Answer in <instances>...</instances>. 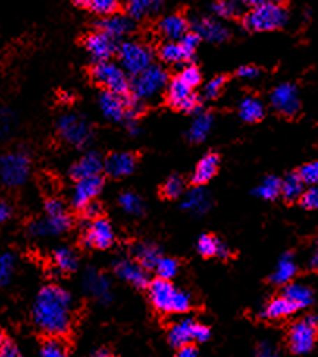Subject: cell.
<instances>
[{
    "mask_svg": "<svg viewBox=\"0 0 318 357\" xmlns=\"http://www.w3.org/2000/svg\"><path fill=\"white\" fill-rule=\"evenodd\" d=\"M71 295L59 285H46L38 291L31 317L36 328L50 337L65 335L71 326Z\"/></svg>",
    "mask_w": 318,
    "mask_h": 357,
    "instance_id": "obj_1",
    "label": "cell"
},
{
    "mask_svg": "<svg viewBox=\"0 0 318 357\" xmlns=\"http://www.w3.org/2000/svg\"><path fill=\"white\" fill-rule=\"evenodd\" d=\"M152 305L163 314H186L192 307L190 293L176 289L167 279L157 278L148 285Z\"/></svg>",
    "mask_w": 318,
    "mask_h": 357,
    "instance_id": "obj_2",
    "label": "cell"
},
{
    "mask_svg": "<svg viewBox=\"0 0 318 357\" xmlns=\"http://www.w3.org/2000/svg\"><path fill=\"white\" fill-rule=\"evenodd\" d=\"M46 218L36 220L29 225V232L33 237H49V235H60L71 229L73 220L66 213V208L60 199H49L44 204Z\"/></svg>",
    "mask_w": 318,
    "mask_h": 357,
    "instance_id": "obj_3",
    "label": "cell"
},
{
    "mask_svg": "<svg viewBox=\"0 0 318 357\" xmlns=\"http://www.w3.org/2000/svg\"><path fill=\"white\" fill-rule=\"evenodd\" d=\"M289 21L287 10L276 2L266 0L265 3L252 8L245 16V27L251 31H273L282 29Z\"/></svg>",
    "mask_w": 318,
    "mask_h": 357,
    "instance_id": "obj_4",
    "label": "cell"
},
{
    "mask_svg": "<svg viewBox=\"0 0 318 357\" xmlns=\"http://www.w3.org/2000/svg\"><path fill=\"white\" fill-rule=\"evenodd\" d=\"M31 163L27 151H13L0 155V182L6 187H21L30 176Z\"/></svg>",
    "mask_w": 318,
    "mask_h": 357,
    "instance_id": "obj_5",
    "label": "cell"
},
{
    "mask_svg": "<svg viewBox=\"0 0 318 357\" xmlns=\"http://www.w3.org/2000/svg\"><path fill=\"white\" fill-rule=\"evenodd\" d=\"M168 84V73L162 66L151 65L138 75H133L130 82V91L138 100H148L154 98Z\"/></svg>",
    "mask_w": 318,
    "mask_h": 357,
    "instance_id": "obj_6",
    "label": "cell"
},
{
    "mask_svg": "<svg viewBox=\"0 0 318 357\" xmlns=\"http://www.w3.org/2000/svg\"><path fill=\"white\" fill-rule=\"evenodd\" d=\"M91 77L98 85L104 86L107 91L127 94L130 89V82L127 73L121 65H114L112 61H98L91 69Z\"/></svg>",
    "mask_w": 318,
    "mask_h": 357,
    "instance_id": "obj_7",
    "label": "cell"
},
{
    "mask_svg": "<svg viewBox=\"0 0 318 357\" xmlns=\"http://www.w3.org/2000/svg\"><path fill=\"white\" fill-rule=\"evenodd\" d=\"M121 68L127 75H138L152 65V52L148 46L137 41H126L118 49Z\"/></svg>",
    "mask_w": 318,
    "mask_h": 357,
    "instance_id": "obj_8",
    "label": "cell"
},
{
    "mask_svg": "<svg viewBox=\"0 0 318 357\" xmlns=\"http://www.w3.org/2000/svg\"><path fill=\"white\" fill-rule=\"evenodd\" d=\"M318 335V318L308 315L294 323L289 331V348L295 354L312 351Z\"/></svg>",
    "mask_w": 318,
    "mask_h": 357,
    "instance_id": "obj_9",
    "label": "cell"
},
{
    "mask_svg": "<svg viewBox=\"0 0 318 357\" xmlns=\"http://www.w3.org/2000/svg\"><path fill=\"white\" fill-rule=\"evenodd\" d=\"M56 129H59L60 137L65 139L66 143L75 148H84L93 138L91 126L88 124L85 118L79 116V114H63L56 123Z\"/></svg>",
    "mask_w": 318,
    "mask_h": 357,
    "instance_id": "obj_10",
    "label": "cell"
},
{
    "mask_svg": "<svg viewBox=\"0 0 318 357\" xmlns=\"http://www.w3.org/2000/svg\"><path fill=\"white\" fill-rule=\"evenodd\" d=\"M211 339V329L206 324L196 323L190 318L174 323L168 331V340L171 347L182 348L186 345H192L193 342H207Z\"/></svg>",
    "mask_w": 318,
    "mask_h": 357,
    "instance_id": "obj_11",
    "label": "cell"
},
{
    "mask_svg": "<svg viewBox=\"0 0 318 357\" xmlns=\"http://www.w3.org/2000/svg\"><path fill=\"white\" fill-rule=\"evenodd\" d=\"M167 99L168 104L174 108H179L187 113H201V100L198 96L193 93V88L183 84V82L176 77L169 82L167 88Z\"/></svg>",
    "mask_w": 318,
    "mask_h": 357,
    "instance_id": "obj_12",
    "label": "cell"
},
{
    "mask_svg": "<svg viewBox=\"0 0 318 357\" xmlns=\"http://www.w3.org/2000/svg\"><path fill=\"white\" fill-rule=\"evenodd\" d=\"M271 107L275 108L278 113L284 114V116H295L300 112L301 102L300 94H298V88L292 84H282L273 89L270 96Z\"/></svg>",
    "mask_w": 318,
    "mask_h": 357,
    "instance_id": "obj_13",
    "label": "cell"
},
{
    "mask_svg": "<svg viewBox=\"0 0 318 357\" xmlns=\"http://www.w3.org/2000/svg\"><path fill=\"white\" fill-rule=\"evenodd\" d=\"M99 107L107 119L113 121V123H121V121H127L129 118L130 98H127V94L112 93L105 89L99 96Z\"/></svg>",
    "mask_w": 318,
    "mask_h": 357,
    "instance_id": "obj_14",
    "label": "cell"
},
{
    "mask_svg": "<svg viewBox=\"0 0 318 357\" xmlns=\"http://www.w3.org/2000/svg\"><path fill=\"white\" fill-rule=\"evenodd\" d=\"M84 241L86 246L96 248V250H107L114 241V234L112 225L104 218L91 220L90 225L85 229Z\"/></svg>",
    "mask_w": 318,
    "mask_h": 357,
    "instance_id": "obj_15",
    "label": "cell"
},
{
    "mask_svg": "<svg viewBox=\"0 0 318 357\" xmlns=\"http://www.w3.org/2000/svg\"><path fill=\"white\" fill-rule=\"evenodd\" d=\"M84 46L96 63L110 60L113 54L116 52V40H113L112 36H108L100 30L88 35L84 41Z\"/></svg>",
    "mask_w": 318,
    "mask_h": 357,
    "instance_id": "obj_16",
    "label": "cell"
},
{
    "mask_svg": "<svg viewBox=\"0 0 318 357\" xmlns=\"http://www.w3.org/2000/svg\"><path fill=\"white\" fill-rule=\"evenodd\" d=\"M84 289L88 295L96 298L99 303L107 304L112 301V282L105 274L94 268H88L84 274Z\"/></svg>",
    "mask_w": 318,
    "mask_h": 357,
    "instance_id": "obj_17",
    "label": "cell"
},
{
    "mask_svg": "<svg viewBox=\"0 0 318 357\" xmlns=\"http://www.w3.org/2000/svg\"><path fill=\"white\" fill-rule=\"evenodd\" d=\"M104 188V178L100 176L80 178L75 183L73 193V206L75 208H84L88 204L93 202L99 196Z\"/></svg>",
    "mask_w": 318,
    "mask_h": 357,
    "instance_id": "obj_18",
    "label": "cell"
},
{
    "mask_svg": "<svg viewBox=\"0 0 318 357\" xmlns=\"http://www.w3.org/2000/svg\"><path fill=\"white\" fill-rule=\"evenodd\" d=\"M113 270L118 276L129 282L135 289H146L148 287V274H146V268L139 265L137 260L130 259H119L113 264Z\"/></svg>",
    "mask_w": 318,
    "mask_h": 357,
    "instance_id": "obj_19",
    "label": "cell"
},
{
    "mask_svg": "<svg viewBox=\"0 0 318 357\" xmlns=\"http://www.w3.org/2000/svg\"><path fill=\"white\" fill-rule=\"evenodd\" d=\"M193 31L201 40L209 43H222L229 38V29L218 19L199 17L193 22Z\"/></svg>",
    "mask_w": 318,
    "mask_h": 357,
    "instance_id": "obj_20",
    "label": "cell"
},
{
    "mask_svg": "<svg viewBox=\"0 0 318 357\" xmlns=\"http://www.w3.org/2000/svg\"><path fill=\"white\" fill-rule=\"evenodd\" d=\"M137 167V158L130 152H116L105 160L104 168L108 176L114 178H123L130 176Z\"/></svg>",
    "mask_w": 318,
    "mask_h": 357,
    "instance_id": "obj_21",
    "label": "cell"
},
{
    "mask_svg": "<svg viewBox=\"0 0 318 357\" xmlns=\"http://www.w3.org/2000/svg\"><path fill=\"white\" fill-rule=\"evenodd\" d=\"M104 165L105 162L98 152H88V154H85L80 160L73 165L71 177L75 178V181H80V178L100 176L104 169Z\"/></svg>",
    "mask_w": 318,
    "mask_h": 357,
    "instance_id": "obj_22",
    "label": "cell"
},
{
    "mask_svg": "<svg viewBox=\"0 0 318 357\" xmlns=\"http://www.w3.org/2000/svg\"><path fill=\"white\" fill-rule=\"evenodd\" d=\"M98 27L100 31H104L108 36H112L113 40H121L126 35H129L133 30V19L130 16L124 15H112L103 17L98 22Z\"/></svg>",
    "mask_w": 318,
    "mask_h": 357,
    "instance_id": "obj_23",
    "label": "cell"
},
{
    "mask_svg": "<svg viewBox=\"0 0 318 357\" xmlns=\"http://www.w3.org/2000/svg\"><path fill=\"white\" fill-rule=\"evenodd\" d=\"M212 206V199L209 196L204 188H201V185H196L186 195L182 201V210L190 212L193 215H204L209 212V208Z\"/></svg>",
    "mask_w": 318,
    "mask_h": 357,
    "instance_id": "obj_24",
    "label": "cell"
},
{
    "mask_svg": "<svg viewBox=\"0 0 318 357\" xmlns=\"http://www.w3.org/2000/svg\"><path fill=\"white\" fill-rule=\"evenodd\" d=\"M158 31L169 41H179L188 33V22L182 15L176 13V15L165 16L158 22Z\"/></svg>",
    "mask_w": 318,
    "mask_h": 357,
    "instance_id": "obj_25",
    "label": "cell"
},
{
    "mask_svg": "<svg viewBox=\"0 0 318 357\" xmlns=\"http://www.w3.org/2000/svg\"><path fill=\"white\" fill-rule=\"evenodd\" d=\"M220 167V157L211 152L201 158L199 163L196 165V169L192 176V181L195 185H206L209 181L215 177L216 171Z\"/></svg>",
    "mask_w": 318,
    "mask_h": 357,
    "instance_id": "obj_26",
    "label": "cell"
},
{
    "mask_svg": "<svg viewBox=\"0 0 318 357\" xmlns=\"http://www.w3.org/2000/svg\"><path fill=\"white\" fill-rule=\"evenodd\" d=\"M198 252L202 257H220V259H227L231 256V250H229L225 241L220 238L212 237V235H201L198 240Z\"/></svg>",
    "mask_w": 318,
    "mask_h": 357,
    "instance_id": "obj_27",
    "label": "cell"
},
{
    "mask_svg": "<svg viewBox=\"0 0 318 357\" xmlns=\"http://www.w3.org/2000/svg\"><path fill=\"white\" fill-rule=\"evenodd\" d=\"M296 270L298 268L294 256H292L290 252H285L284 256L279 259L276 270L271 274V282L276 285H287L294 280Z\"/></svg>",
    "mask_w": 318,
    "mask_h": 357,
    "instance_id": "obj_28",
    "label": "cell"
},
{
    "mask_svg": "<svg viewBox=\"0 0 318 357\" xmlns=\"http://www.w3.org/2000/svg\"><path fill=\"white\" fill-rule=\"evenodd\" d=\"M238 114L245 123H257L265 116V107L256 96H246L240 102Z\"/></svg>",
    "mask_w": 318,
    "mask_h": 357,
    "instance_id": "obj_29",
    "label": "cell"
},
{
    "mask_svg": "<svg viewBox=\"0 0 318 357\" xmlns=\"http://www.w3.org/2000/svg\"><path fill=\"white\" fill-rule=\"evenodd\" d=\"M213 127V116L207 112H201L196 114L192 126L188 130V139L193 143H201L209 137Z\"/></svg>",
    "mask_w": 318,
    "mask_h": 357,
    "instance_id": "obj_30",
    "label": "cell"
},
{
    "mask_svg": "<svg viewBox=\"0 0 318 357\" xmlns=\"http://www.w3.org/2000/svg\"><path fill=\"white\" fill-rule=\"evenodd\" d=\"M296 310V305L282 295L271 299V301L265 305L262 310V317L268 318V320H278V318H284L295 314Z\"/></svg>",
    "mask_w": 318,
    "mask_h": 357,
    "instance_id": "obj_31",
    "label": "cell"
},
{
    "mask_svg": "<svg viewBox=\"0 0 318 357\" xmlns=\"http://www.w3.org/2000/svg\"><path fill=\"white\" fill-rule=\"evenodd\" d=\"M133 256H135L137 262L146 270H156L157 264L160 262L162 252L160 248L151 243H142L133 248Z\"/></svg>",
    "mask_w": 318,
    "mask_h": 357,
    "instance_id": "obj_32",
    "label": "cell"
},
{
    "mask_svg": "<svg viewBox=\"0 0 318 357\" xmlns=\"http://www.w3.org/2000/svg\"><path fill=\"white\" fill-rule=\"evenodd\" d=\"M282 295L289 299V301L294 303L298 310L308 307V305L312 304L314 301V293L306 285L301 284H287L284 289Z\"/></svg>",
    "mask_w": 318,
    "mask_h": 357,
    "instance_id": "obj_33",
    "label": "cell"
},
{
    "mask_svg": "<svg viewBox=\"0 0 318 357\" xmlns=\"http://www.w3.org/2000/svg\"><path fill=\"white\" fill-rule=\"evenodd\" d=\"M165 0H127V16L143 19L162 8Z\"/></svg>",
    "mask_w": 318,
    "mask_h": 357,
    "instance_id": "obj_34",
    "label": "cell"
},
{
    "mask_svg": "<svg viewBox=\"0 0 318 357\" xmlns=\"http://www.w3.org/2000/svg\"><path fill=\"white\" fill-rule=\"evenodd\" d=\"M304 183L303 178L300 177L298 173H292L287 174L282 178V183H281V195L285 201L289 202H294L301 199V196L304 193Z\"/></svg>",
    "mask_w": 318,
    "mask_h": 357,
    "instance_id": "obj_35",
    "label": "cell"
},
{
    "mask_svg": "<svg viewBox=\"0 0 318 357\" xmlns=\"http://www.w3.org/2000/svg\"><path fill=\"white\" fill-rule=\"evenodd\" d=\"M281 183H282L281 178H278L276 176H268L260 182V185L254 193L264 201H275L276 197L281 195Z\"/></svg>",
    "mask_w": 318,
    "mask_h": 357,
    "instance_id": "obj_36",
    "label": "cell"
},
{
    "mask_svg": "<svg viewBox=\"0 0 318 357\" xmlns=\"http://www.w3.org/2000/svg\"><path fill=\"white\" fill-rule=\"evenodd\" d=\"M55 265L59 266V270L63 273H73L77 270L79 266V259L75 256V252L69 248H59L54 254Z\"/></svg>",
    "mask_w": 318,
    "mask_h": 357,
    "instance_id": "obj_37",
    "label": "cell"
},
{
    "mask_svg": "<svg viewBox=\"0 0 318 357\" xmlns=\"http://www.w3.org/2000/svg\"><path fill=\"white\" fill-rule=\"evenodd\" d=\"M158 55L165 63H171V65H179L182 61H187L186 54L179 41H168L158 50Z\"/></svg>",
    "mask_w": 318,
    "mask_h": 357,
    "instance_id": "obj_38",
    "label": "cell"
},
{
    "mask_svg": "<svg viewBox=\"0 0 318 357\" xmlns=\"http://www.w3.org/2000/svg\"><path fill=\"white\" fill-rule=\"evenodd\" d=\"M118 202H119L121 208H123L124 212L129 213V215L139 216V215H143V212H144V204L142 201V197L137 196L135 193H130V191H127V193L121 195Z\"/></svg>",
    "mask_w": 318,
    "mask_h": 357,
    "instance_id": "obj_39",
    "label": "cell"
},
{
    "mask_svg": "<svg viewBox=\"0 0 318 357\" xmlns=\"http://www.w3.org/2000/svg\"><path fill=\"white\" fill-rule=\"evenodd\" d=\"M40 357H69L68 348L65 343L56 337L44 340L40 348Z\"/></svg>",
    "mask_w": 318,
    "mask_h": 357,
    "instance_id": "obj_40",
    "label": "cell"
},
{
    "mask_svg": "<svg viewBox=\"0 0 318 357\" xmlns=\"http://www.w3.org/2000/svg\"><path fill=\"white\" fill-rule=\"evenodd\" d=\"M211 8L213 15L218 17L229 19L240 15L241 5L238 2H235V0H216L215 3H212Z\"/></svg>",
    "mask_w": 318,
    "mask_h": 357,
    "instance_id": "obj_41",
    "label": "cell"
},
{
    "mask_svg": "<svg viewBox=\"0 0 318 357\" xmlns=\"http://www.w3.org/2000/svg\"><path fill=\"white\" fill-rule=\"evenodd\" d=\"M93 13H96L98 16H112L116 15L119 10V0H91L90 6H88Z\"/></svg>",
    "mask_w": 318,
    "mask_h": 357,
    "instance_id": "obj_42",
    "label": "cell"
},
{
    "mask_svg": "<svg viewBox=\"0 0 318 357\" xmlns=\"http://www.w3.org/2000/svg\"><path fill=\"white\" fill-rule=\"evenodd\" d=\"M16 113L8 107H0V138H6L16 127Z\"/></svg>",
    "mask_w": 318,
    "mask_h": 357,
    "instance_id": "obj_43",
    "label": "cell"
},
{
    "mask_svg": "<svg viewBox=\"0 0 318 357\" xmlns=\"http://www.w3.org/2000/svg\"><path fill=\"white\" fill-rule=\"evenodd\" d=\"M183 181L179 176H171L162 187V195L167 199H177L183 193Z\"/></svg>",
    "mask_w": 318,
    "mask_h": 357,
    "instance_id": "obj_44",
    "label": "cell"
},
{
    "mask_svg": "<svg viewBox=\"0 0 318 357\" xmlns=\"http://www.w3.org/2000/svg\"><path fill=\"white\" fill-rule=\"evenodd\" d=\"M13 271H15V257L10 252H5L0 256V289L10 282Z\"/></svg>",
    "mask_w": 318,
    "mask_h": 357,
    "instance_id": "obj_45",
    "label": "cell"
},
{
    "mask_svg": "<svg viewBox=\"0 0 318 357\" xmlns=\"http://www.w3.org/2000/svg\"><path fill=\"white\" fill-rule=\"evenodd\" d=\"M177 268H179V266H177V262L174 259L162 257L160 262H158L157 266H156V273L160 279L171 280L177 274Z\"/></svg>",
    "mask_w": 318,
    "mask_h": 357,
    "instance_id": "obj_46",
    "label": "cell"
},
{
    "mask_svg": "<svg viewBox=\"0 0 318 357\" xmlns=\"http://www.w3.org/2000/svg\"><path fill=\"white\" fill-rule=\"evenodd\" d=\"M199 41H201V38L196 35L195 31H193V33H187L186 36L181 38V40H179L181 46L183 49V54H186L187 61H190L195 56L196 49H198V46H199Z\"/></svg>",
    "mask_w": 318,
    "mask_h": 357,
    "instance_id": "obj_47",
    "label": "cell"
},
{
    "mask_svg": "<svg viewBox=\"0 0 318 357\" xmlns=\"http://www.w3.org/2000/svg\"><path fill=\"white\" fill-rule=\"evenodd\" d=\"M177 77H179L183 84L188 85L190 88H196L201 84V73L195 65H187Z\"/></svg>",
    "mask_w": 318,
    "mask_h": 357,
    "instance_id": "obj_48",
    "label": "cell"
},
{
    "mask_svg": "<svg viewBox=\"0 0 318 357\" xmlns=\"http://www.w3.org/2000/svg\"><path fill=\"white\" fill-rule=\"evenodd\" d=\"M298 174L303 178V182L306 185H318V162H310L306 163L304 167H301V169L298 171Z\"/></svg>",
    "mask_w": 318,
    "mask_h": 357,
    "instance_id": "obj_49",
    "label": "cell"
},
{
    "mask_svg": "<svg viewBox=\"0 0 318 357\" xmlns=\"http://www.w3.org/2000/svg\"><path fill=\"white\" fill-rule=\"evenodd\" d=\"M300 202L306 210H318V185H314L309 190H304Z\"/></svg>",
    "mask_w": 318,
    "mask_h": 357,
    "instance_id": "obj_50",
    "label": "cell"
},
{
    "mask_svg": "<svg viewBox=\"0 0 318 357\" xmlns=\"http://www.w3.org/2000/svg\"><path fill=\"white\" fill-rule=\"evenodd\" d=\"M226 84V79L225 77H215L212 79L204 88V96L207 99H216L221 93L222 86Z\"/></svg>",
    "mask_w": 318,
    "mask_h": 357,
    "instance_id": "obj_51",
    "label": "cell"
},
{
    "mask_svg": "<svg viewBox=\"0 0 318 357\" xmlns=\"http://www.w3.org/2000/svg\"><path fill=\"white\" fill-rule=\"evenodd\" d=\"M254 357H281L278 354L276 348L271 345V343H260V345L257 347L256 349V354H254Z\"/></svg>",
    "mask_w": 318,
    "mask_h": 357,
    "instance_id": "obj_52",
    "label": "cell"
},
{
    "mask_svg": "<svg viewBox=\"0 0 318 357\" xmlns=\"http://www.w3.org/2000/svg\"><path fill=\"white\" fill-rule=\"evenodd\" d=\"M260 71L256 66H251V65H246V66H241L238 68L237 75L240 79H245V80H252V79H257L259 77Z\"/></svg>",
    "mask_w": 318,
    "mask_h": 357,
    "instance_id": "obj_53",
    "label": "cell"
},
{
    "mask_svg": "<svg viewBox=\"0 0 318 357\" xmlns=\"http://www.w3.org/2000/svg\"><path fill=\"white\" fill-rule=\"evenodd\" d=\"M82 210H84L86 218H90V220H96V218H99V215L103 213V207H100V204H98L96 201L90 202Z\"/></svg>",
    "mask_w": 318,
    "mask_h": 357,
    "instance_id": "obj_54",
    "label": "cell"
},
{
    "mask_svg": "<svg viewBox=\"0 0 318 357\" xmlns=\"http://www.w3.org/2000/svg\"><path fill=\"white\" fill-rule=\"evenodd\" d=\"M0 357H22V354H21V351H19L16 345L6 342L3 348L0 349Z\"/></svg>",
    "mask_w": 318,
    "mask_h": 357,
    "instance_id": "obj_55",
    "label": "cell"
},
{
    "mask_svg": "<svg viewBox=\"0 0 318 357\" xmlns=\"http://www.w3.org/2000/svg\"><path fill=\"white\" fill-rule=\"evenodd\" d=\"M176 357H199V353L193 345H186L182 348H177Z\"/></svg>",
    "mask_w": 318,
    "mask_h": 357,
    "instance_id": "obj_56",
    "label": "cell"
},
{
    "mask_svg": "<svg viewBox=\"0 0 318 357\" xmlns=\"http://www.w3.org/2000/svg\"><path fill=\"white\" fill-rule=\"evenodd\" d=\"M11 213H13V210L10 207V204H6L5 201H0V225L5 221H8Z\"/></svg>",
    "mask_w": 318,
    "mask_h": 357,
    "instance_id": "obj_57",
    "label": "cell"
},
{
    "mask_svg": "<svg viewBox=\"0 0 318 357\" xmlns=\"http://www.w3.org/2000/svg\"><path fill=\"white\" fill-rule=\"evenodd\" d=\"M127 130H129V133L132 137H137L142 133V129H139L138 124H137V119L135 121H127Z\"/></svg>",
    "mask_w": 318,
    "mask_h": 357,
    "instance_id": "obj_58",
    "label": "cell"
},
{
    "mask_svg": "<svg viewBox=\"0 0 318 357\" xmlns=\"http://www.w3.org/2000/svg\"><path fill=\"white\" fill-rule=\"evenodd\" d=\"M235 2H238L241 6H251V8H256V6L265 3L266 0H235Z\"/></svg>",
    "mask_w": 318,
    "mask_h": 357,
    "instance_id": "obj_59",
    "label": "cell"
},
{
    "mask_svg": "<svg viewBox=\"0 0 318 357\" xmlns=\"http://www.w3.org/2000/svg\"><path fill=\"white\" fill-rule=\"evenodd\" d=\"M310 268H312V270H318V246L315 250V254L312 256V260H310Z\"/></svg>",
    "mask_w": 318,
    "mask_h": 357,
    "instance_id": "obj_60",
    "label": "cell"
},
{
    "mask_svg": "<svg viewBox=\"0 0 318 357\" xmlns=\"http://www.w3.org/2000/svg\"><path fill=\"white\" fill-rule=\"evenodd\" d=\"M73 3L77 6H90L91 0H73Z\"/></svg>",
    "mask_w": 318,
    "mask_h": 357,
    "instance_id": "obj_61",
    "label": "cell"
},
{
    "mask_svg": "<svg viewBox=\"0 0 318 357\" xmlns=\"http://www.w3.org/2000/svg\"><path fill=\"white\" fill-rule=\"evenodd\" d=\"M6 343V339H5V334H3V331L0 329V349L3 348V345Z\"/></svg>",
    "mask_w": 318,
    "mask_h": 357,
    "instance_id": "obj_62",
    "label": "cell"
},
{
    "mask_svg": "<svg viewBox=\"0 0 318 357\" xmlns=\"http://www.w3.org/2000/svg\"><path fill=\"white\" fill-rule=\"evenodd\" d=\"M104 357H114V356H110V354H108V353H107V354H105Z\"/></svg>",
    "mask_w": 318,
    "mask_h": 357,
    "instance_id": "obj_63",
    "label": "cell"
}]
</instances>
